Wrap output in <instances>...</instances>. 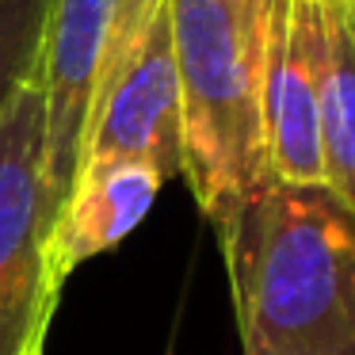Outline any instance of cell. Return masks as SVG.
<instances>
[{
	"mask_svg": "<svg viewBox=\"0 0 355 355\" xmlns=\"http://www.w3.org/2000/svg\"><path fill=\"white\" fill-rule=\"evenodd\" d=\"M214 230L245 355H355V207L275 180Z\"/></svg>",
	"mask_w": 355,
	"mask_h": 355,
	"instance_id": "cell-1",
	"label": "cell"
},
{
	"mask_svg": "<svg viewBox=\"0 0 355 355\" xmlns=\"http://www.w3.org/2000/svg\"><path fill=\"white\" fill-rule=\"evenodd\" d=\"M275 0H168L184 96V176L210 222L275 184L263 141V69Z\"/></svg>",
	"mask_w": 355,
	"mask_h": 355,
	"instance_id": "cell-2",
	"label": "cell"
},
{
	"mask_svg": "<svg viewBox=\"0 0 355 355\" xmlns=\"http://www.w3.org/2000/svg\"><path fill=\"white\" fill-rule=\"evenodd\" d=\"M161 0H50L39 77L46 96L42 225L46 245L80 172V149L96 100L153 19Z\"/></svg>",
	"mask_w": 355,
	"mask_h": 355,
	"instance_id": "cell-3",
	"label": "cell"
},
{
	"mask_svg": "<svg viewBox=\"0 0 355 355\" xmlns=\"http://www.w3.org/2000/svg\"><path fill=\"white\" fill-rule=\"evenodd\" d=\"M46 96L39 65L0 115V355H39L62 283L42 225Z\"/></svg>",
	"mask_w": 355,
	"mask_h": 355,
	"instance_id": "cell-4",
	"label": "cell"
},
{
	"mask_svg": "<svg viewBox=\"0 0 355 355\" xmlns=\"http://www.w3.org/2000/svg\"><path fill=\"white\" fill-rule=\"evenodd\" d=\"M107 161L149 164L161 180L184 172V96L172 50L168 0L157 4L153 19L92 107L80 164Z\"/></svg>",
	"mask_w": 355,
	"mask_h": 355,
	"instance_id": "cell-5",
	"label": "cell"
},
{
	"mask_svg": "<svg viewBox=\"0 0 355 355\" xmlns=\"http://www.w3.org/2000/svg\"><path fill=\"white\" fill-rule=\"evenodd\" d=\"M329 42L324 0H275L263 69V141L275 180L324 184L321 73Z\"/></svg>",
	"mask_w": 355,
	"mask_h": 355,
	"instance_id": "cell-6",
	"label": "cell"
},
{
	"mask_svg": "<svg viewBox=\"0 0 355 355\" xmlns=\"http://www.w3.org/2000/svg\"><path fill=\"white\" fill-rule=\"evenodd\" d=\"M161 187L164 180L149 164H134V161L80 164L77 184H73L46 245L58 283H65V275L73 268H80L85 260L115 248L149 214Z\"/></svg>",
	"mask_w": 355,
	"mask_h": 355,
	"instance_id": "cell-7",
	"label": "cell"
},
{
	"mask_svg": "<svg viewBox=\"0 0 355 355\" xmlns=\"http://www.w3.org/2000/svg\"><path fill=\"white\" fill-rule=\"evenodd\" d=\"M329 42L321 73V157L324 184L355 207V12L347 0H324Z\"/></svg>",
	"mask_w": 355,
	"mask_h": 355,
	"instance_id": "cell-8",
	"label": "cell"
},
{
	"mask_svg": "<svg viewBox=\"0 0 355 355\" xmlns=\"http://www.w3.org/2000/svg\"><path fill=\"white\" fill-rule=\"evenodd\" d=\"M50 0H0V115L39 65Z\"/></svg>",
	"mask_w": 355,
	"mask_h": 355,
	"instance_id": "cell-9",
	"label": "cell"
},
{
	"mask_svg": "<svg viewBox=\"0 0 355 355\" xmlns=\"http://www.w3.org/2000/svg\"><path fill=\"white\" fill-rule=\"evenodd\" d=\"M347 8H352V12H355V0H347Z\"/></svg>",
	"mask_w": 355,
	"mask_h": 355,
	"instance_id": "cell-10",
	"label": "cell"
}]
</instances>
